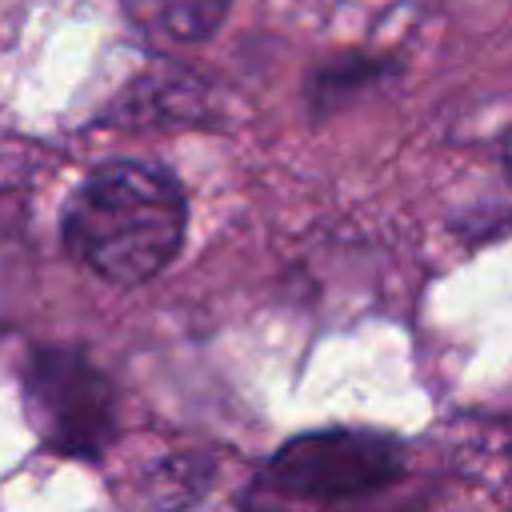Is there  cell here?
I'll list each match as a JSON object with an SVG mask.
<instances>
[{
    "mask_svg": "<svg viewBox=\"0 0 512 512\" xmlns=\"http://www.w3.org/2000/svg\"><path fill=\"white\" fill-rule=\"evenodd\" d=\"M240 512H296V508L284 500V492H280V488H276V492H268L264 484H256V488H248V492H244Z\"/></svg>",
    "mask_w": 512,
    "mask_h": 512,
    "instance_id": "cell-6",
    "label": "cell"
},
{
    "mask_svg": "<svg viewBox=\"0 0 512 512\" xmlns=\"http://www.w3.org/2000/svg\"><path fill=\"white\" fill-rule=\"evenodd\" d=\"M384 72V64H372V60H364V56H348V60H340V68H324L320 76H316V84H312V92H316V104L324 100H332V92H352L356 84H364V76H380Z\"/></svg>",
    "mask_w": 512,
    "mask_h": 512,
    "instance_id": "cell-5",
    "label": "cell"
},
{
    "mask_svg": "<svg viewBox=\"0 0 512 512\" xmlns=\"http://www.w3.org/2000/svg\"><path fill=\"white\" fill-rule=\"evenodd\" d=\"M188 224L180 184L140 160L96 168L64 208V248L100 280L144 284L172 264Z\"/></svg>",
    "mask_w": 512,
    "mask_h": 512,
    "instance_id": "cell-1",
    "label": "cell"
},
{
    "mask_svg": "<svg viewBox=\"0 0 512 512\" xmlns=\"http://www.w3.org/2000/svg\"><path fill=\"white\" fill-rule=\"evenodd\" d=\"M504 160H508V172H512V132H508V144H504Z\"/></svg>",
    "mask_w": 512,
    "mask_h": 512,
    "instance_id": "cell-7",
    "label": "cell"
},
{
    "mask_svg": "<svg viewBox=\"0 0 512 512\" xmlns=\"http://www.w3.org/2000/svg\"><path fill=\"white\" fill-rule=\"evenodd\" d=\"M400 476V448L392 436L364 428H324L292 436L268 464L272 488L292 500H356Z\"/></svg>",
    "mask_w": 512,
    "mask_h": 512,
    "instance_id": "cell-3",
    "label": "cell"
},
{
    "mask_svg": "<svg viewBox=\"0 0 512 512\" xmlns=\"http://www.w3.org/2000/svg\"><path fill=\"white\" fill-rule=\"evenodd\" d=\"M24 396L28 416L52 452L96 460L108 448L116 432V392L84 352H36L24 376Z\"/></svg>",
    "mask_w": 512,
    "mask_h": 512,
    "instance_id": "cell-2",
    "label": "cell"
},
{
    "mask_svg": "<svg viewBox=\"0 0 512 512\" xmlns=\"http://www.w3.org/2000/svg\"><path fill=\"white\" fill-rule=\"evenodd\" d=\"M120 4L136 28L172 44H196L212 36L232 8V0H120Z\"/></svg>",
    "mask_w": 512,
    "mask_h": 512,
    "instance_id": "cell-4",
    "label": "cell"
}]
</instances>
